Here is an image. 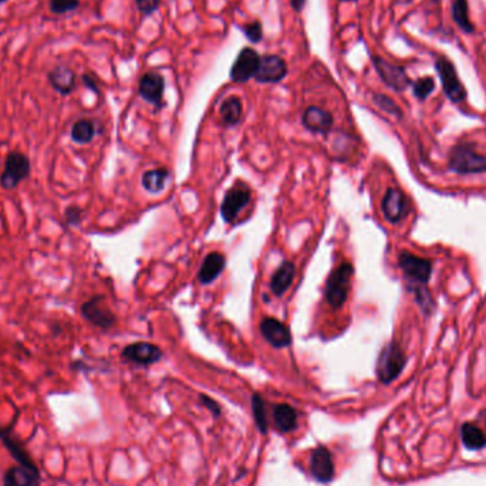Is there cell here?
Returning a JSON list of instances; mask_svg holds the SVG:
<instances>
[{"mask_svg": "<svg viewBox=\"0 0 486 486\" xmlns=\"http://www.w3.org/2000/svg\"><path fill=\"white\" fill-rule=\"evenodd\" d=\"M398 268L407 281L408 290L425 316H431L435 310V300L428 289L432 275V262L419 258L411 252L402 251L398 255Z\"/></svg>", "mask_w": 486, "mask_h": 486, "instance_id": "1", "label": "cell"}, {"mask_svg": "<svg viewBox=\"0 0 486 486\" xmlns=\"http://www.w3.org/2000/svg\"><path fill=\"white\" fill-rule=\"evenodd\" d=\"M448 169L458 175L485 174L486 157L479 154L472 144H456L449 151Z\"/></svg>", "mask_w": 486, "mask_h": 486, "instance_id": "2", "label": "cell"}, {"mask_svg": "<svg viewBox=\"0 0 486 486\" xmlns=\"http://www.w3.org/2000/svg\"><path fill=\"white\" fill-rule=\"evenodd\" d=\"M407 364V356L397 341H391L381 350L377 360V377L383 384H390L400 377Z\"/></svg>", "mask_w": 486, "mask_h": 486, "instance_id": "3", "label": "cell"}, {"mask_svg": "<svg viewBox=\"0 0 486 486\" xmlns=\"http://www.w3.org/2000/svg\"><path fill=\"white\" fill-rule=\"evenodd\" d=\"M353 275H354V269L351 264H343L336 271H333L332 275L329 276L324 296H326L327 303L333 309H340L346 303L350 288H351Z\"/></svg>", "mask_w": 486, "mask_h": 486, "instance_id": "4", "label": "cell"}, {"mask_svg": "<svg viewBox=\"0 0 486 486\" xmlns=\"http://www.w3.org/2000/svg\"><path fill=\"white\" fill-rule=\"evenodd\" d=\"M435 70L439 76L442 90L452 103H462L466 98V89L459 80L458 72L451 60L441 56L435 60Z\"/></svg>", "mask_w": 486, "mask_h": 486, "instance_id": "5", "label": "cell"}, {"mask_svg": "<svg viewBox=\"0 0 486 486\" xmlns=\"http://www.w3.org/2000/svg\"><path fill=\"white\" fill-rule=\"evenodd\" d=\"M371 62L377 74L383 80V83L391 90L397 93H402L409 86H412V81L409 80L404 67L392 64L380 56H373Z\"/></svg>", "mask_w": 486, "mask_h": 486, "instance_id": "6", "label": "cell"}, {"mask_svg": "<svg viewBox=\"0 0 486 486\" xmlns=\"http://www.w3.org/2000/svg\"><path fill=\"white\" fill-rule=\"evenodd\" d=\"M261 64V56L252 47H243L236 56L232 69L230 80L233 83H247L256 76V72Z\"/></svg>", "mask_w": 486, "mask_h": 486, "instance_id": "7", "label": "cell"}, {"mask_svg": "<svg viewBox=\"0 0 486 486\" xmlns=\"http://www.w3.org/2000/svg\"><path fill=\"white\" fill-rule=\"evenodd\" d=\"M30 172V161L22 152H11L5 162V169L0 176V183L5 189H15Z\"/></svg>", "mask_w": 486, "mask_h": 486, "instance_id": "8", "label": "cell"}, {"mask_svg": "<svg viewBox=\"0 0 486 486\" xmlns=\"http://www.w3.org/2000/svg\"><path fill=\"white\" fill-rule=\"evenodd\" d=\"M251 200V189L247 185H239L229 189L220 206V215L226 223H232L240 210Z\"/></svg>", "mask_w": 486, "mask_h": 486, "instance_id": "9", "label": "cell"}, {"mask_svg": "<svg viewBox=\"0 0 486 486\" xmlns=\"http://www.w3.org/2000/svg\"><path fill=\"white\" fill-rule=\"evenodd\" d=\"M381 209L388 222L398 223L408 215V199L401 189L391 186L383 198Z\"/></svg>", "mask_w": 486, "mask_h": 486, "instance_id": "10", "label": "cell"}, {"mask_svg": "<svg viewBox=\"0 0 486 486\" xmlns=\"http://www.w3.org/2000/svg\"><path fill=\"white\" fill-rule=\"evenodd\" d=\"M288 76L286 62L276 55H266L261 57V64L256 72V81L275 84L281 83Z\"/></svg>", "mask_w": 486, "mask_h": 486, "instance_id": "11", "label": "cell"}, {"mask_svg": "<svg viewBox=\"0 0 486 486\" xmlns=\"http://www.w3.org/2000/svg\"><path fill=\"white\" fill-rule=\"evenodd\" d=\"M81 315L86 320L101 329H110L115 323V316L104 305V298L97 296L81 306Z\"/></svg>", "mask_w": 486, "mask_h": 486, "instance_id": "12", "label": "cell"}, {"mask_svg": "<svg viewBox=\"0 0 486 486\" xmlns=\"http://www.w3.org/2000/svg\"><path fill=\"white\" fill-rule=\"evenodd\" d=\"M123 358L134 364L149 366L162 358V351L151 343H132L123 350Z\"/></svg>", "mask_w": 486, "mask_h": 486, "instance_id": "13", "label": "cell"}, {"mask_svg": "<svg viewBox=\"0 0 486 486\" xmlns=\"http://www.w3.org/2000/svg\"><path fill=\"white\" fill-rule=\"evenodd\" d=\"M164 89H165V80L161 74L155 72H148L145 73L138 83V91L140 96L154 104L155 107L161 108L162 107V96H164Z\"/></svg>", "mask_w": 486, "mask_h": 486, "instance_id": "14", "label": "cell"}, {"mask_svg": "<svg viewBox=\"0 0 486 486\" xmlns=\"http://www.w3.org/2000/svg\"><path fill=\"white\" fill-rule=\"evenodd\" d=\"M310 472L316 480L323 482V483H327L333 479L334 463L332 459V453L326 446L320 445L312 452Z\"/></svg>", "mask_w": 486, "mask_h": 486, "instance_id": "15", "label": "cell"}, {"mask_svg": "<svg viewBox=\"0 0 486 486\" xmlns=\"http://www.w3.org/2000/svg\"><path fill=\"white\" fill-rule=\"evenodd\" d=\"M261 333L265 340L276 349H285L292 344V334L289 329L273 317H266L261 322Z\"/></svg>", "mask_w": 486, "mask_h": 486, "instance_id": "16", "label": "cell"}, {"mask_svg": "<svg viewBox=\"0 0 486 486\" xmlns=\"http://www.w3.org/2000/svg\"><path fill=\"white\" fill-rule=\"evenodd\" d=\"M4 486H42L40 470L39 468L13 465L5 472Z\"/></svg>", "mask_w": 486, "mask_h": 486, "instance_id": "17", "label": "cell"}, {"mask_svg": "<svg viewBox=\"0 0 486 486\" xmlns=\"http://www.w3.org/2000/svg\"><path fill=\"white\" fill-rule=\"evenodd\" d=\"M302 123L312 132L327 134L333 127V115L317 106H312L303 113Z\"/></svg>", "mask_w": 486, "mask_h": 486, "instance_id": "18", "label": "cell"}, {"mask_svg": "<svg viewBox=\"0 0 486 486\" xmlns=\"http://www.w3.org/2000/svg\"><path fill=\"white\" fill-rule=\"evenodd\" d=\"M0 441H2V443L9 451L12 458L18 462V465L28 466V468H38L36 462L29 455V452L26 451L23 443L21 441H18L9 429H5V428L0 426Z\"/></svg>", "mask_w": 486, "mask_h": 486, "instance_id": "19", "label": "cell"}, {"mask_svg": "<svg viewBox=\"0 0 486 486\" xmlns=\"http://www.w3.org/2000/svg\"><path fill=\"white\" fill-rule=\"evenodd\" d=\"M50 86L62 96H69L76 87V73L67 66H57L49 73Z\"/></svg>", "mask_w": 486, "mask_h": 486, "instance_id": "20", "label": "cell"}, {"mask_svg": "<svg viewBox=\"0 0 486 486\" xmlns=\"http://www.w3.org/2000/svg\"><path fill=\"white\" fill-rule=\"evenodd\" d=\"M225 265H226V259L222 254L219 252H212L209 254L200 269H199V273H198V279L202 285H209L212 283L215 279H217V276L223 272L225 269Z\"/></svg>", "mask_w": 486, "mask_h": 486, "instance_id": "21", "label": "cell"}, {"mask_svg": "<svg viewBox=\"0 0 486 486\" xmlns=\"http://www.w3.org/2000/svg\"><path fill=\"white\" fill-rule=\"evenodd\" d=\"M295 265L292 262H283L278 271L273 273L272 282H271V289L273 295L282 296L288 292V289L292 286L293 279H295Z\"/></svg>", "mask_w": 486, "mask_h": 486, "instance_id": "22", "label": "cell"}, {"mask_svg": "<svg viewBox=\"0 0 486 486\" xmlns=\"http://www.w3.org/2000/svg\"><path fill=\"white\" fill-rule=\"evenodd\" d=\"M460 438L463 445L470 451L482 449L486 445V432L472 422L462 425Z\"/></svg>", "mask_w": 486, "mask_h": 486, "instance_id": "23", "label": "cell"}, {"mask_svg": "<svg viewBox=\"0 0 486 486\" xmlns=\"http://www.w3.org/2000/svg\"><path fill=\"white\" fill-rule=\"evenodd\" d=\"M273 419H275L276 426L282 432H290L298 425V414H296L295 408L288 405V404H281V405L275 407Z\"/></svg>", "mask_w": 486, "mask_h": 486, "instance_id": "24", "label": "cell"}, {"mask_svg": "<svg viewBox=\"0 0 486 486\" xmlns=\"http://www.w3.org/2000/svg\"><path fill=\"white\" fill-rule=\"evenodd\" d=\"M452 19L462 32H465L468 35L475 32V26L472 25L470 16H469L468 0H453L452 2Z\"/></svg>", "mask_w": 486, "mask_h": 486, "instance_id": "25", "label": "cell"}, {"mask_svg": "<svg viewBox=\"0 0 486 486\" xmlns=\"http://www.w3.org/2000/svg\"><path fill=\"white\" fill-rule=\"evenodd\" d=\"M220 118L226 125H236L242 120V101L237 97H229L220 104Z\"/></svg>", "mask_w": 486, "mask_h": 486, "instance_id": "26", "label": "cell"}, {"mask_svg": "<svg viewBox=\"0 0 486 486\" xmlns=\"http://www.w3.org/2000/svg\"><path fill=\"white\" fill-rule=\"evenodd\" d=\"M168 175H169V172L165 168L147 171L142 175V186L151 193H158L164 189L165 182L168 179Z\"/></svg>", "mask_w": 486, "mask_h": 486, "instance_id": "27", "label": "cell"}, {"mask_svg": "<svg viewBox=\"0 0 486 486\" xmlns=\"http://www.w3.org/2000/svg\"><path fill=\"white\" fill-rule=\"evenodd\" d=\"M96 135V125L91 120L83 118L73 124L72 127V140L77 144H89Z\"/></svg>", "mask_w": 486, "mask_h": 486, "instance_id": "28", "label": "cell"}, {"mask_svg": "<svg viewBox=\"0 0 486 486\" xmlns=\"http://www.w3.org/2000/svg\"><path fill=\"white\" fill-rule=\"evenodd\" d=\"M435 90V80L432 76H425L412 83V93L417 100L425 101Z\"/></svg>", "mask_w": 486, "mask_h": 486, "instance_id": "29", "label": "cell"}, {"mask_svg": "<svg viewBox=\"0 0 486 486\" xmlns=\"http://www.w3.org/2000/svg\"><path fill=\"white\" fill-rule=\"evenodd\" d=\"M373 101L375 103V106H377L380 110L385 111L387 114H390V115H392V117H395V118H402V111H401V108H400L398 104H397L392 98H390L388 96H385V94H374V96H373Z\"/></svg>", "mask_w": 486, "mask_h": 486, "instance_id": "30", "label": "cell"}, {"mask_svg": "<svg viewBox=\"0 0 486 486\" xmlns=\"http://www.w3.org/2000/svg\"><path fill=\"white\" fill-rule=\"evenodd\" d=\"M252 411H254V417H255L258 428L261 429L262 434H266L268 432V419H266L265 404H264V400L261 398V395H258V394H255L252 397Z\"/></svg>", "mask_w": 486, "mask_h": 486, "instance_id": "31", "label": "cell"}, {"mask_svg": "<svg viewBox=\"0 0 486 486\" xmlns=\"http://www.w3.org/2000/svg\"><path fill=\"white\" fill-rule=\"evenodd\" d=\"M80 0H50L49 8L55 15H67L77 11Z\"/></svg>", "mask_w": 486, "mask_h": 486, "instance_id": "32", "label": "cell"}, {"mask_svg": "<svg viewBox=\"0 0 486 486\" xmlns=\"http://www.w3.org/2000/svg\"><path fill=\"white\" fill-rule=\"evenodd\" d=\"M242 30H243V33H245L247 39L254 45L261 43L264 39V26L259 21H254V22L245 25L242 28Z\"/></svg>", "mask_w": 486, "mask_h": 486, "instance_id": "33", "label": "cell"}, {"mask_svg": "<svg viewBox=\"0 0 486 486\" xmlns=\"http://www.w3.org/2000/svg\"><path fill=\"white\" fill-rule=\"evenodd\" d=\"M135 5L141 15L151 16L161 5V0H135Z\"/></svg>", "mask_w": 486, "mask_h": 486, "instance_id": "34", "label": "cell"}, {"mask_svg": "<svg viewBox=\"0 0 486 486\" xmlns=\"http://www.w3.org/2000/svg\"><path fill=\"white\" fill-rule=\"evenodd\" d=\"M80 217H81L80 209H77V208H70V209H67V212H66V222H67L69 225H76V223H79V222H80Z\"/></svg>", "mask_w": 486, "mask_h": 486, "instance_id": "35", "label": "cell"}, {"mask_svg": "<svg viewBox=\"0 0 486 486\" xmlns=\"http://www.w3.org/2000/svg\"><path fill=\"white\" fill-rule=\"evenodd\" d=\"M83 83L86 84V87H89L91 91L98 93V83L96 80V77H93L91 74H83Z\"/></svg>", "mask_w": 486, "mask_h": 486, "instance_id": "36", "label": "cell"}, {"mask_svg": "<svg viewBox=\"0 0 486 486\" xmlns=\"http://www.w3.org/2000/svg\"><path fill=\"white\" fill-rule=\"evenodd\" d=\"M200 400H202V402L215 414V415H219V412H220V408H219V405L213 401V400H210V398H208L206 395H202L200 397Z\"/></svg>", "mask_w": 486, "mask_h": 486, "instance_id": "37", "label": "cell"}, {"mask_svg": "<svg viewBox=\"0 0 486 486\" xmlns=\"http://www.w3.org/2000/svg\"><path fill=\"white\" fill-rule=\"evenodd\" d=\"M306 5V0H290V6L295 12H302Z\"/></svg>", "mask_w": 486, "mask_h": 486, "instance_id": "38", "label": "cell"}, {"mask_svg": "<svg viewBox=\"0 0 486 486\" xmlns=\"http://www.w3.org/2000/svg\"><path fill=\"white\" fill-rule=\"evenodd\" d=\"M8 2V0H0V5H4V4H6Z\"/></svg>", "mask_w": 486, "mask_h": 486, "instance_id": "39", "label": "cell"}, {"mask_svg": "<svg viewBox=\"0 0 486 486\" xmlns=\"http://www.w3.org/2000/svg\"><path fill=\"white\" fill-rule=\"evenodd\" d=\"M485 132H486V130H485Z\"/></svg>", "mask_w": 486, "mask_h": 486, "instance_id": "40", "label": "cell"}]
</instances>
